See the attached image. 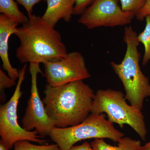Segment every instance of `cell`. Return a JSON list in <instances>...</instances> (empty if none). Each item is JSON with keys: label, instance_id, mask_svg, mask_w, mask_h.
I'll return each instance as SVG.
<instances>
[{"label": "cell", "instance_id": "1", "mask_svg": "<svg viewBox=\"0 0 150 150\" xmlns=\"http://www.w3.org/2000/svg\"><path fill=\"white\" fill-rule=\"evenodd\" d=\"M43 102L55 127L65 128L82 122L91 113L95 93L83 80L45 87Z\"/></svg>", "mask_w": 150, "mask_h": 150}, {"label": "cell", "instance_id": "2", "mask_svg": "<svg viewBox=\"0 0 150 150\" xmlns=\"http://www.w3.org/2000/svg\"><path fill=\"white\" fill-rule=\"evenodd\" d=\"M28 19L17 27L15 35L19 39L16 56L21 64H43L67 56V47L60 33L46 23L41 16L28 15Z\"/></svg>", "mask_w": 150, "mask_h": 150}, {"label": "cell", "instance_id": "3", "mask_svg": "<svg viewBox=\"0 0 150 150\" xmlns=\"http://www.w3.org/2000/svg\"><path fill=\"white\" fill-rule=\"evenodd\" d=\"M137 36L131 26L125 28L123 40L127 47L126 54L121 63L112 62L110 64L123 83L126 100L142 110L145 98L150 97V83L140 68L141 56L138 50L139 43Z\"/></svg>", "mask_w": 150, "mask_h": 150}, {"label": "cell", "instance_id": "4", "mask_svg": "<svg viewBox=\"0 0 150 150\" xmlns=\"http://www.w3.org/2000/svg\"><path fill=\"white\" fill-rule=\"evenodd\" d=\"M106 113L108 120L123 128L124 125L131 126L145 142L147 130L142 110L128 104L125 96L119 91L111 89H99L95 93L91 113Z\"/></svg>", "mask_w": 150, "mask_h": 150}, {"label": "cell", "instance_id": "5", "mask_svg": "<svg viewBox=\"0 0 150 150\" xmlns=\"http://www.w3.org/2000/svg\"><path fill=\"white\" fill-rule=\"evenodd\" d=\"M124 137V134L115 129L104 114L92 113L76 126L65 128L54 127L49 135L61 150H69L82 140L108 139L117 143Z\"/></svg>", "mask_w": 150, "mask_h": 150}, {"label": "cell", "instance_id": "6", "mask_svg": "<svg viewBox=\"0 0 150 150\" xmlns=\"http://www.w3.org/2000/svg\"><path fill=\"white\" fill-rule=\"evenodd\" d=\"M27 64L19 70V76L13 95L5 104L0 106V136L1 140L10 149L16 142L27 140L39 144H48L46 140L40 137L35 130L27 131L20 126L18 121L17 108L22 93L21 87L25 78Z\"/></svg>", "mask_w": 150, "mask_h": 150}, {"label": "cell", "instance_id": "7", "mask_svg": "<svg viewBox=\"0 0 150 150\" xmlns=\"http://www.w3.org/2000/svg\"><path fill=\"white\" fill-rule=\"evenodd\" d=\"M80 15L78 22L89 29L126 25L135 17L122 10L118 0H94Z\"/></svg>", "mask_w": 150, "mask_h": 150}, {"label": "cell", "instance_id": "8", "mask_svg": "<svg viewBox=\"0 0 150 150\" xmlns=\"http://www.w3.org/2000/svg\"><path fill=\"white\" fill-rule=\"evenodd\" d=\"M40 64L30 63L29 71L31 75L30 96L28 100L27 107L22 119V127L27 131L35 129L42 137H48L54 128V123L48 117L45 110L43 100H41L37 86V75L40 73Z\"/></svg>", "mask_w": 150, "mask_h": 150}, {"label": "cell", "instance_id": "9", "mask_svg": "<svg viewBox=\"0 0 150 150\" xmlns=\"http://www.w3.org/2000/svg\"><path fill=\"white\" fill-rule=\"evenodd\" d=\"M43 76L47 84L55 87L91 77L84 58L77 51L68 53L64 58L43 64Z\"/></svg>", "mask_w": 150, "mask_h": 150}, {"label": "cell", "instance_id": "10", "mask_svg": "<svg viewBox=\"0 0 150 150\" xmlns=\"http://www.w3.org/2000/svg\"><path fill=\"white\" fill-rule=\"evenodd\" d=\"M18 23L9 18L0 15V57L3 68L7 72L9 76L16 81L19 76V70L13 68L9 59L8 41L9 38L16 31Z\"/></svg>", "mask_w": 150, "mask_h": 150}, {"label": "cell", "instance_id": "11", "mask_svg": "<svg viewBox=\"0 0 150 150\" xmlns=\"http://www.w3.org/2000/svg\"><path fill=\"white\" fill-rule=\"evenodd\" d=\"M47 8L41 16L43 21L55 28L57 23L63 19L69 22L74 11L76 0H46Z\"/></svg>", "mask_w": 150, "mask_h": 150}, {"label": "cell", "instance_id": "12", "mask_svg": "<svg viewBox=\"0 0 150 150\" xmlns=\"http://www.w3.org/2000/svg\"><path fill=\"white\" fill-rule=\"evenodd\" d=\"M117 146H111L103 139H95L91 144L94 150H139L142 146L139 140L123 137L118 142Z\"/></svg>", "mask_w": 150, "mask_h": 150}, {"label": "cell", "instance_id": "13", "mask_svg": "<svg viewBox=\"0 0 150 150\" xmlns=\"http://www.w3.org/2000/svg\"><path fill=\"white\" fill-rule=\"evenodd\" d=\"M15 0H0V12L18 24H23L28 19L20 10Z\"/></svg>", "mask_w": 150, "mask_h": 150}, {"label": "cell", "instance_id": "14", "mask_svg": "<svg viewBox=\"0 0 150 150\" xmlns=\"http://www.w3.org/2000/svg\"><path fill=\"white\" fill-rule=\"evenodd\" d=\"M145 19L146 23L144 29L137 36L139 43H142L144 47V54L142 61L144 66L150 61V15L146 16Z\"/></svg>", "mask_w": 150, "mask_h": 150}, {"label": "cell", "instance_id": "15", "mask_svg": "<svg viewBox=\"0 0 150 150\" xmlns=\"http://www.w3.org/2000/svg\"><path fill=\"white\" fill-rule=\"evenodd\" d=\"M13 150H61L56 144L36 145L27 140H21L13 146Z\"/></svg>", "mask_w": 150, "mask_h": 150}, {"label": "cell", "instance_id": "16", "mask_svg": "<svg viewBox=\"0 0 150 150\" xmlns=\"http://www.w3.org/2000/svg\"><path fill=\"white\" fill-rule=\"evenodd\" d=\"M122 10L135 14V16L143 8L146 0H119Z\"/></svg>", "mask_w": 150, "mask_h": 150}, {"label": "cell", "instance_id": "17", "mask_svg": "<svg viewBox=\"0 0 150 150\" xmlns=\"http://www.w3.org/2000/svg\"><path fill=\"white\" fill-rule=\"evenodd\" d=\"M15 81L10 77L4 72L1 69L0 70V91H1V100L5 98L4 91L6 89L9 88L15 85Z\"/></svg>", "mask_w": 150, "mask_h": 150}, {"label": "cell", "instance_id": "18", "mask_svg": "<svg viewBox=\"0 0 150 150\" xmlns=\"http://www.w3.org/2000/svg\"><path fill=\"white\" fill-rule=\"evenodd\" d=\"M94 0H76L74 15H81L88 7L92 3Z\"/></svg>", "mask_w": 150, "mask_h": 150}, {"label": "cell", "instance_id": "19", "mask_svg": "<svg viewBox=\"0 0 150 150\" xmlns=\"http://www.w3.org/2000/svg\"><path fill=\"white\" fill-rule=\"evenodd\" d=\"M15 1L24 8L27 11L28 15H30L33 14V10L34 6L43 0H15Z\"/></svg>", "mask_w": 150, "mask_h": 150}, {"label": "cell", "instance_id": "20", "mask_svg": "<svg viewBox=\"0 0 150 150\" xmlns=\"http://www.w3.org/2000/svg\"><path fill=\"white\" fill-rule=\"evenodd\" d=\"M149 15H150V0H146L144 7L135 17L138 20L143 21Z\"/></svg>", "mask_w": 150, "mask_h": 150}, {"label": "cell", "instance_id": "21", "mask_svg": "<svg viewBox=\"0 0 150 150\" xmlns=\"http://www.w3.org/2000/svg\"><path fill=\"white\" fill-rule=\"evenodd\" d=\"M68 150H94L91 144L88 142H85L80 145L74 146Z\"/></svg>", "mask_w": 150, "mask_h": 150}, {"label": "cell", "instance_id": "22", "mask_svg": "<svg viewBox=\"0 0 150 150\" xmlns=\"http://www.w3.org/2000/svg\"><path fill=\"white\" fill-rule=\"evenodd\" d=\"M10 149L2 140H0V150H10Z\"/></svg>", "mask_w": 150, "mask_h": 150}, {"label": "cell", "instance_id": "23", "mask_svg": "<svg viewBox=\"0 0 150 150\" xmlns=\"http://www.w3.org/2000/svg\"><path fill=\"white\" fill-rule=\"evenodd\" d=\"M139 150H150V142L144 146H142Z\"/></svg>", "mask_w": 150, "mask_h": 150}]
</instances>
